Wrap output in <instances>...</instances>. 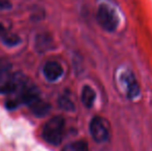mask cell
Here are the masks:
<instances>
[{
	"label": "cell",
	"instance_id": "1",
	"mask_svg": "<svg viewBox=\"0 0 152 151\" xmlns=\"http://www.w3.org/2000/svg\"><path fill=\"white\" fill-rule=\"evenodd\" d=\"M64 127H65V120L62 116L51 118L45 124L44 129H42V137L45 141L51 145H59L63 139Z\"/></svg>",
	"mask_w": 152,
	"mask_h": 151
},
{
	"label": "cell",
	"instance_id": "2",
	"mask_svg": "<svg viewBox=\"0 0 152 151\" xmlns=\"http://www.w3.org/2000/svg\"><path fill=\"white\" fill-rule=\"evenodd\" d=\"M96 20L107 32H114L119 25V17L116 10L109 4H100L96 12Z\"/></svg>",
	"mask_w": 152,
	"mask_h": 151
},
{
	"label": "cell",
	"instance_id": "3",
	"mask_svg": "<svg viewBox=\"0 0 152 151\" xmlns=\"http://www.w3.org/2000/svg\"><path fill=\"white\" fill-rule=\"evenodd\" d=\"M91 137L96 143H106L110 140L111 131L109 122L100 116H95L91 119L89 124Z\"/></svg>",
	"mask_w": 152,
	"mask_h": 151
},
{
	"label": "cell",
	"instance_id": "4",
	"mask_svg": "<svg viewBox=\"0 0 152 151\" xmlns=\"http://www.w3.org/2000/svg\"><path fill=\"white\" fill-rule=\"evenodd\" d=\"M120 82L128 98H136L140 94V85L132 71H124L120 77Z\"/></svg>",
	"mask_w": 152,
	"mask_h": 151
},
{
	"label": "cell",
	"instance_id": "5",
	"mask_svg": "<svg viewBox=\"0 0 152 151\" xmlns=\"http://www.w3.org/2000/svg\"><path fill=\"white\" fill-rule=\"evenodd\" d=\"M44 76L50 82H55L59 80L63 75V69L61 64H59L56 61H49L44 66Z\"/></svg>",
	"mask_w": 152,
	"mask_h": 151
},
{
	"label": "cell",
	"instance_id": "6",
	"mask_svg": "<svg viewBox=\"0 0 152 151\" xmlns=\"http://www.w3.org/2000/svg\"><path fill=\"white\" fill-rule=\"evenodd\" d=\"M28 107L30 108V111L35 115L36 117H44L50 112L51 105L47 101H45L42 97H37L36 99H34L33 101L28 105Z\"/></svg>",
	"mask_w": 152,
	"mask_h": 151
},
{
	"label": "cell",
	"instance_id": "7",
	"mask_svg": "<svg viewBox=\"0 0 152 151\" xmlns=\"http://www.w3.org/2000/svg\"><path fill=\"white\" fill-rule=\"evenodd\" d=\"M96 98V93L94 89L89 85H85L82 88V92H81V99H82L83 105L86 108L90 109L92 106L94 105V101Z\"/></svg>",
	"mask_w": 152,
	"mask_h": 151
},
{
	"label": "cell",
	"instance_id": "8",
	"mask_svg": "<svg viewBox=\"0 0 152 151\" xmlns=\"http://www.w3.org/2000/svg\"><path fill=\"white\" fill-rule=\"evenodd\" d=\"M52 46V39L48 34H38L35 39V49L38 53L48 51Z\"/></svg>",
	"mask_w": 152,
	"mask_h": 151
},
{
	"label": "cell",
	"instance_id": "9",
	"mask_svg": "<svg viewBox=\"0 0 152 151\" xmlns=\"http://www.w3.org/2000/svg\"><path fill=\"white\" fill-rule=\"evenodd\" d=\"M61 151H88V144L85 141H75L63 147Z\"/></svg>",
	"mask_w": 152,
	"mask_h": 151
},
{
	"label": "cell",
	"instance_id": "10",
	"mask_svg": "<svg viewBox=\"0 0 152 151\" xmlns=\"http://www.w3.org/2000/svg\"><path fill=\"white\" fill-rule=\"evenodd\" d=\"M58 104L61 109L64 110V111H68V112L75 111V104L67 93H65V94L61 95V96L59 97Z\"/></svg>",
	"mask_w": 152,
	"mask_h": 151
},
{
	"label": "cell",
	"instance_id": "11",
	"mask_svg": "<svg viewBox=\"0 0 152 151\" xmlns=\"http://www.w3.org/2000/svg\"><path fill=\"white\" fill-rule=\"evenodd\" d=\"M1 38H2L3 44H6V46H8V47H15L21 42V38L19 37L18 35L14 34V33H7L6 31L1 36Z\"/></svg>",
	"mask_w": 152,
	"mask_h": 151
},
{
	"label": "cell",
	"instance_id": "12",
	"mask_svg": "<svg viewBox=\"0 0 152 151\" xmlns=\"http://www.w3.org/2000/svg\"><path fill=\"white\" fill-rule=\"evenodd\" d=\"M10 69H12V64L10 61L5 58L0 59V81L10 75Z\"/></svg>",
	"mask_w": 152,
	"mask_h": 151
},
{
	"label": "cell",
	"instance_id": "13",
	"mask_svg": "<svg viewBox=\"0 0 152 151\" xmlns=\"http://www.w3.org/2000/svg\"><path fill=\"white\" fill-rule=\"evenodd\" d=\"M12 7V4L8 0H0V10L10 9Z\"/></svg>",
	"mask_w": 152,
	"mask_h": 151
},
{
	"label": "cell",
	"instance_id": "14",
	"mask_svg": "<svg viewBox=\"0 0 152 151\" xmlns=\"http://www.w3.org/2000/svg\"><path fill=\"white\" fill-rule=\"evenodd\" d=\"M4 32H5V29L2 26V24H0V36H2L4 34Z\"/></svg>",
	"mask_w": 152,
	"mask_h": 151
}]
</instances>
